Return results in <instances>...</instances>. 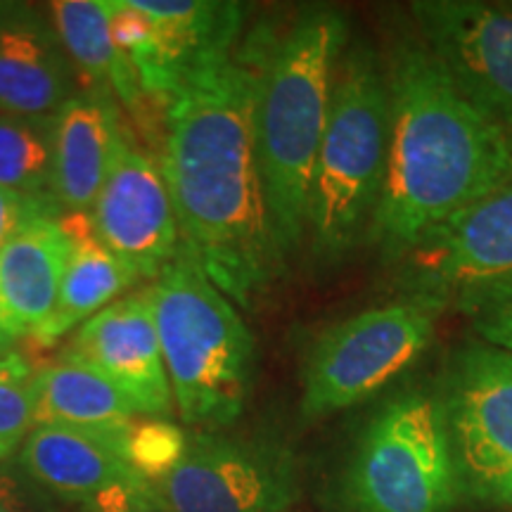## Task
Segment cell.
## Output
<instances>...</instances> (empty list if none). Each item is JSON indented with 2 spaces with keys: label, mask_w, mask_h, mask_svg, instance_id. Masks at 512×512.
<instances>
[{
  "label": "cell",
  "mask_w": 512,
  "mask_h": 512,
  "mask_svg": "<svg viewBox=\"0 0 512 512\" xmlns=\"http://www.w3.org/2000/svg\"><path fill=\"white\" fill-rule=\"evenodd\" d=\"M271 29L209 57L164 100L159 166L181 249L238 309L285 271L256 155V98Z\"/></svg>",
  "instance_id": "obj_1"
},
{
  "label": "cell",
  "mask_w": 512,
  "mask_h": 512,
  "mask_svg": "<svg viewBox=\"0 0 512 512\" xmlns=\"http://www.w3.org/2000/svg\"><path fill=\"white\" fill-rule=\"evenodd\" d=\"M382 55L392 136L368 245L399 264L430 230L512 181V140L460 95L415 31L394 34Z\"/></svg>",
  "instance_id": "obj_2"
},
{
  "label": "cell",
  "mask_w": 512,
  "mask_h": 512,
  "mask_svg": "<svg viewBox=\"0 0 512 512\" xmlns=\"http://www.w3.org/2000/svg\"><path fill=\"white\" fill-rule=\"evenodd\" d=\"M347 46V15L313 5L287 24L283 36H271L261 64L256 155L285 261L299 252L309 230L311 178Z\"/></svg>",
  "instance_id": "obj_3"
},
{
  "label": "cell",
  "mask_w": 512,
  "mask_h": 512,
  "mask_svg": "<svg viewBox=\"0 0 512 512\" xmlns=\"http://www.w3.org/2000/svg\"><path fill=\"white\" fill-rule=\"evenodd\" d=\"M392 136V95L382 50L349 41L332 93V107L309 195L311 254L337 266L368 245Z\"/></svg>",
  "instance_id": "obj_4"
},
{
  "label": "cell",
  "mask_w": 512,
  "mask_h": 512,
  "mask_svg": "<svg viewBox=\"0 0 512 512\" xmlns=\"http://www.w3.org/2000/svg\"><path fill=\"white\" fill-rule=\"evenodd\" d=\"M145 297L181 420L207 432L238 420L256 375V342L238 306L183 249Z\"/></svg>",
  "instance_id": "obj_5"
},
{
  "label": "cell",
  "mask_w": 512,
  "mask_h": 512,
  "mask_svg": "<svg viewBox=\"0 0 512 512\" xmlns=\"http://www.w3.org/2000/svg\"><path fill=\"white\" fill-rule=\"evenodd\" d=\"M460 498L439 384L389 396L358 432L344 463V512H453Z\"/></svg>",
  "instance_id": "obj_6"
},
{
  "label": "cell",
  "mask_w": 512,
  "mask_h": 512,
  "mask_svg": "<svg viewBox=\"0 0 512 512\" xmlns=\"http://www.w3.org/2000/svg\"><path fill=\"white\" fill-rule=\"evenodd\" d=\"M446 309L439 299L401 292L325 328L304 361L302 418H328L389 387L430 349Z\"/></svg>",
  "instance_id": "obj_7"
},
{
  "label": "cell",
  "mask_w": 512,
  "mask_h": 512,
  "mask_svg": "<svg viewBox=\"0 0 512 512\" xmlns=\"http://www.w3.org/2000/svg\"><path fill=\"white\" fill-rule=\"evenodd\" d=\"M439 387L463 496L512 508V351L467 342Z\"/></svg>",
  "instance_id": "obj_8"
},
{
  "label": "cell",
  "mask_w": 512,
  "mask_h": 512,
  "mask_svg": "<svg viewBox=\"0 0 512 512\" xmlns=\"http://www.w3.org/2000/svg\"><path fill=\"white\" fill-rule=\"evenodd\" d=\"M150 484L171 512H287L299 496V465L268 437L197 432L183 458Z\"/></svg>",
  "instance_id": "obj_9"
},
{
  "label": "cell",
  "mask_w": 512,
  "mask_h": 512,
  "mask_svg": "<svg viewBox=\"0 0 512 512\" xmlns=\"http://www.w3.org/2000/svg\"><path fill=\"white\" fill-rule=\"evenodd\" d=\"M415 34L460 95L512 140V8L479 0L411 3Z\"/></svg>",
  "instance_id": "obj_10"
},
{
  "label": "cell",
  "mask_w": 512,
  "mask_h": 512,
  "mask_svg": "<svg viewBox=\"0 0 512 512\" xmlns=\"http://www.w3.org/2000/svg\"><path fill=\"white\" fill-rule=\"evenodd\" d=\"M403 294L453 304L460 294L512 280V181L422 238L399 261Z\"/></svg>",
  "instance_id": "obj_11"
},
{
  "label": "cell",
  "mask_w": 512,
  "mask_h": 512,
  "mask_svg": "<svg viewBox=\"0 0 512 512\" xmlns=\"http://www.w3.org/2000/svg\"><path fill=\"white\" fill-rule=\"evenodd\" d=\"M91 221L98 240L138 280H155L181 254V230L159 159L140 150L126 126Z\"/></svg>",
  "instance_id": "obj_12"
},
{
  "label": "cell",
  "mask_w": 512,
  "mask_h": 512,
  "mask_svg": "<svg viewBox=\"0 0 512 512\" xmlns=\"http://www.w3.org/2000/svg\"><path fill=\"white\" fill-rule=\"evenodd\" d=\"M62 358L110 380L143 418H166L174 411L155 316L145 292L117 299L88 318Z\"/></svg>",
  "instance_id": "obj_13"
},
{
  "label": "cell",
  "mask_w": 512,
  "mask_h": 512,
  "mask_svg": "<svg viewBox=\"0 0 512 512\" xmlns=\"http://www.w3.org/2000/svg\"><path fill=\"white\" fill-rule=\"evenodd\" d=\"M150 17V41L131 72L143 100L164 105V100L207 62L240 41L245 10L223 0H136Z\"/></svg>",
  "instance_id": "obj_14"
},
{
  "label": "cell",
  "mask_w": 512,
  "mask_h": 512,
  "mask_svg": "<svg viewBox=\"0 0 512 512\" xmlns=\"http://www.w3.org/2000/svg\"><path fill=\"white\" fill-rule=\"evenodd\" d=\"M74 91V64L53 24L29 5H0V110L53 117Z\"/></svg>",
  "instance_id": "obj_15"
},
{
  "label": "cell",
  "mask_w": 512,
  "mask_h": 512,
  "mask_svg": "<svg viewBox=\"0 0 512 512\" xmlns=\"http://www.w3.org/2000/svg\"><path fill=\"white\" fill-rule=\"evenodd\" d=\"M128 427L36 425L19 448V467L43 491L81 505L107 486L138 475L126 460Z\"/></svg>",
  "instance_id": "obj_16"
},
{
  "label": "cell",
  "mask_w": 512,
  "mask_h": 512,
  "mask_svg": "<svg viewBox=\"0 0 512 512\" xmlns=\"http://www.w3.org/2000/svg\"><path fill=\"white\" fill-rule=\"evenodd\" d=\"M53 197L64 214H91L110 171L121 124L114 98L81 91L53 114Z\"/></svg>",
  "instance_id": "obj_17"
},
{
  "label": "cell",
  "mask_w": 512,
  "mask_h": 512,
  "mask_svg": "<svg viewBox=\"0 0 512 512\" xmlns=\"http://www.w3.org/2000/svg\"><path fill=\"white\" fill-rule=\"evenodd\" d=\"M69 261L60 219H41L0 249V330L31 337L53 313Z\"/></svg>",
  "instance_id": "obj_18"
},
{
  "label": "cell",
  "mask_w": 512,
  "mask_h": 512,
  "mask_svg": "<svg viewBox=\"0 0 512 512\" xmlns=\"http://www.w3.org/2000/svg\"><path fill=\"white\" fill-rule=\"evenodd\" d=\"M60 223L69 238V261L53 313L31 335L41 347H53L138 283V275L98 240L91 214H62Z\"/></svg>",
  "instance_id": "obj_19"
},
{
  "label": "cell",
  "mask_w": 512,
  "mask_h": 512,
  "mask_svg": "<svg viewBox=\"0 0 512 512\" xmlns=\"http://www.w3.org/2000/svg\"><path fill=\"white\" fill-rule=\"evenodd\" d=\"M136 418V408L126 396L95 370L69 358L36 368L34 427L64 425L83 430H121Z\"/></svg>",
  "instance_id": "obj_20"
},
{
  "label": "cell",
  "mask_w": 512,
  "mask_h": 512,
  "mask_svg": "<svg viewBox=\"0 0 512 512\" xmlns=\"http://www.w3.org/2000/svg\"><path fill=\"white\" fill-rule=\"evenodd\" d=\"M50 17L69 60L91 83L88 91L114 95L128 110L138 112L145 102L143 93L114 48L105 0H57L50 3Z\"/></svg>",
  "instance_id": "obj_21"
},
{
  "label": "cell",
  "mask_w": 512,
  "mask_h": 512,
  "mask_svg": "<svg viewBox=\"0 0 512 512\" xmlns=\"http://www.w3.org/2000/svg\"><path fill=\"white\" fill-rule=\"evenodd\" d=\"M53 117L0 110V185L34 197H53Z\"/></svg>",
  "instance_id": "obj_22"
},
{
  "label": "cell",
  "mask_w": 512,
  "mask_h": 512,
  "mask_svg": "<svg viewBox=\"0 0 512 512\" xmlns=\"http://www.w3.org/2000/svg\"><path fill=\"white\" fill-rule=\"evenodd\" d=\"M36 368L19 351L0 363V463L34 430Z\"/></svg>",
  "instance_id": "obj_23"
},
{
  "label": "cell",
  "mask_w": 512,
  "mask_h": 512,
  "mask_svg": "<svg viewBox=\"0 0 512 512\" xmlns=\"http://www.w3.org/2000/svg\"><path fill=\"white\" fill-rule=\"evenodd\" d=\"M188 434L162 418L133 420L126 434V460L147 482H157L183 458Z\"/></svg>",
  "instance_id": "obj_24"
},
{
  "label": "cell",
  "mask_w": 512,
  "mask_h": 512,
  "mask_svg": "<svg viewBox=\"0 0 512 512\" xmlns=\"http://www.w3.org/2000/svg\"><path fill=\"white\" fill-rule=\"evenodd\" d=\"M451 306L470 320L479 342L512 351V280L460 294Z\"/></svg>",
  "instance_id": "obj_25"
},
{
  "label": "cell",
  "mask_w": 512,
  "mask_h": 512,
  "mask_svg": "<svg viewBox=\"0 0 512 512\" xmlns=\"http://www.w3.org/2000/svg\"><path fill=\"white\" fill-rule=\"evenodd\" d=\"M64 211L48 197L24 195V192L0 185V249L8 247L17 235L41 219H60Z\"/></svg>",
  "instance_id": "obj_26"
},
{
  "label": "cell",
  "mask_w": 512,
  "mask_h": 512,
  "mask_svg": "<svg viewBox=\"0 0 512 512\" xmlns=\"http://www.w3.org/2000/svg\"><path fill=\"white\" fill-rule=\"evenodd\" d=\"M81 512H171V508L155 486L136 475L83 501Z\"/></svg>",
  "instance_id": "obj_27"
},
{
  "label": "cell",
  "mask_w": 512,
  "mask_h": 512,
  "mask_svg": "<svg viewBox=\"0 0 512 512\" xmlns=\"http://www.w3.org/2000/svg\"><path fill=\"white\" fill-rule=\"evenodd\" d=\"M0 512H53L36 489L0 472Z\"/></svg>",
  "instance_id": "obj_28"
},
{
  "label": "cell",
  "mask_w": 512,
  "mask_h": 512,
  "mask_svg": "<svg viewBox=\"0 0 512 512\" xmlns=\"http://www.w3.org/2000/svg\"><path fill=\"white\" fill-rule=\"evenodd\" d=\"M15 342H17L15 337H10L8 332L0 330V363H3L8 356L15 354Z\"/></svg>",
  "instance_id": "obj_29"
}]
</instances>
